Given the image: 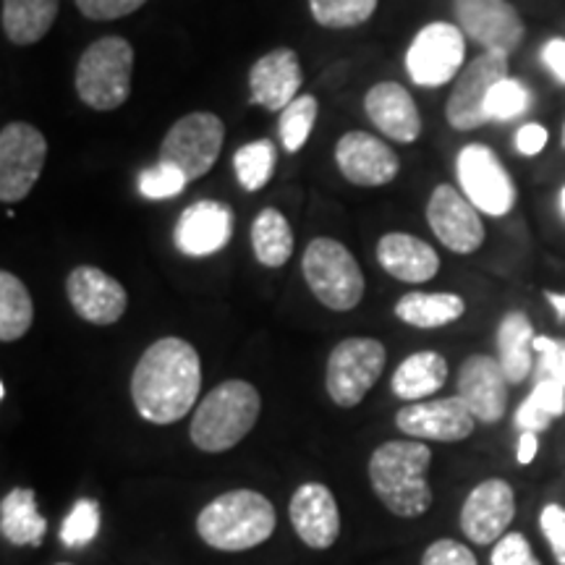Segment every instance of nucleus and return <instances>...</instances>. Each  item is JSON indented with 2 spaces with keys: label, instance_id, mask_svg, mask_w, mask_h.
<instances>
[{
  "label": "nucleus",
  "instance_id": "nucleus-1",
  "mask_svg": "<svg viewBox=\"0 0 565 565\" xmlns=\"http://www.w3.org/2000/svg\"><path fill=\"white\" fill-rule=\"evenodd\" d=\"M202 391L200 351L183 338H160L131 372V401L150 424H175L192 412Z\"/></svg>",
  "mask_w": 565,
  "mask_h": 565
},
{
  "label": "nucleus",
  "instance_id": "nucleus-2",
  "mask_svg": "<svg viewBox=\"0 0 565 565\" xmlns=\"http://www.w3.org/2000/svg\"><path fill=\"white\" fill-rule=\"evenodd\" d=\"M433 450L422 440H387L370 458V484L377 500L393 515L416 519L433 505L427 469Z\"/></svg>",
  "mask_w": 565,
  "mask_h": 565
},
{
  "label": "nucleus",
  "instance_id": "nucleus-3",
  "mask_svg": "<svg viewBox=\"0 0 565 565\" xmlns=\"http://www.w3.org/2000/svg\"><path fill=\"white\" fill-rule=\"evenodd\" d=\"M278 526L275 505L257 490H231L212 498L196 515V534L221 553H246L265 545Z\"/></svg>",
  "mask_w": 565,
  "mask_h": 565
},
{
  "label": "nucleus",
  "instance_id": "nucleus-4",
  "mask_svg": "<svg viewBox=\"0 0 565 565\" xmlns=\"http://www.w3.org/2000/svg\"><path fill=\"white\" fill-rule=\"evenodd\" d=\"M259 412L263 398L257 387L246 380H225L200 401L189 437L202 454H225L252 433Z\"/></svg>",
  "mask_w": 565,
  "mask_h": 565
},
{
  "label": "nucleus",
  "instance_id": "nucleus-5",
  "mask_svg": "<svg viewBox=\"0 0 565 565\" xmlns=\"http://www.w3.org/2000/svg\"><path fill=\"white\" fill-rule=\"evenodd\" d=\"M134 47L126 38L95 40L76 63L74 87L79 100L92 110H118L131 97Z\"/></svg>",
  "mask_w": 565,
  "mask_h": 565
},
{
  "label": "nucleus",
  "instance_id": "nucleus-6",
  "mask_svg": "<svg viewBox=\"0 0 565 565\" xmlns=\"http://www.w3.org/2000/svg\"><path fill=\"white\" fill-rule=\"evenodd\" d=\"M301 273L309 291L333 312H351L364 299V273L349 246L335 238H312L303 249Z\"/></svg>",
  "mask_w": 565,
  "mask_h": 565
},
{
  "label": "nucleus",
  "instance_id": "nucleus-7",
  "mask_svg": "<svg viewBox=\"0 0 565 565\" xmlns=\"http://www.w3.org/2000/svg\"><path fill=\"white\" fill-rule=\"evenodd\" d=\"M387 362L385 343L377 338H345L330 351L324 370V391L341 408H353L383 377Z\"/></svg>",
  "mask_w": 565,
  "mask_h": 565
},
{
  "label": "nucleus",
  "instance_id": "nucleus-8",
  "mask_svg": "<svg viewBox=\"0 0 565 565\" xmlns=\"http://www.w3.org/2000/svg\"><path fill=\"white\" fill-rule=\"evenodd\" d=\"M225 124L210 110H194L181 116L160 145V162L179 168L189 181L207 175L221 158Z\"/></svg>",
  "mask_w": 565,
  "mask_h": 565
},
{
  "label": "nucleus",
  "instance_id": "nucleus-9",
  "mask_svg": "<svg viewBox=\"0 0 565 565\" xmlns=\"http://www.w3.org/2000/svg\"><path fill=\"white\" fill-rule=\"evenodd\" d=\"M456 175L466 200L484 215L503 217L515 207L519 189L492 147L466 145L456 158Z\"/></svg>",
  "mask_w": 565,
  "mask_h": 565
},
{
  "label": "nucleus",
  "instance_id": "nucleus-10",
  "mask_svg": "<svg viewBox=\"0 0 565 565\" xmlns=\"http://www.w3.org/2000/svg\"><path fill=\"white\" fill-rule=\"evenodd\" d=\"M466 34L448 21H433L416 32L406 51V71L419 87H445L463 71Z\"/></svg>",
  "mask_w": 565,
  "mask_h": 565
},
{
  "label": "nucleus",
  "instance_id": "nucleus-11",
  "mask_svg": "<svg viewBox=\"0 0 565 565\" xmlns=\"http://www.w3.org/2000/svg\"><path fill=\"white\" fill-rule=\"evenodd\" d=\"M47 160V139L38 126L11 121L0 131V202L30 196Z\"/></svg>",
  "mask_w": 565,
  "mask_h": 565
},
{
  "label": "nucleus",
  "instance_id": "nucleus-12",
  "mask_svg": "<svg viewBox=\"0 0 565 565\" xmlns=\"http://www.w3.org/2000/svg\"><path fill=\"white\" fill-rule=\"evenodd\" d=\"M458 26L484 53L513 55L524 42L526 26L508 0H454Z\"/></svg>",
  "mask_w": 565,
  "mask_h": 565
},
{
  "label": "nucleus",
  "instance_id": "nucleus-13",
  "mask_svg": "<svg viewBox=\"0 0 565 565\" xmlns=\"http://www.w3.org/2000/svg\"><path fill=\"white\" fill-rule=\"evenodd\" d=\"M508 76L505 55L482 53L475 61L466 63L445 103V118L456 131H475L487 124V97L492 87Z\"/></svg>",
  "mask_w": 565,
  "mask_h": 565
},
{
  "label": "nucleus",
  "instance_id": "nucleus-14",
  "mask_svg": "<svg viewBox=\"0 0 565 565\" xmlns=\"http://www.w3.org/2000/svg\"><path fill=\"white\" fill-rule=\"evenodd\" d=\"M427 223L437 242L456 254H475L484 244V223L479 210L461 189L440 183L427 202Z\"/></svg>",
  "mask_w": 565,
  "mask_h": 565
},
{
  "label": "nucleus",
  "instance_id": "nucleus-15",
  "mask_svg": "<svg viewBox=\"0 0 565 565\" xmlns=\"http://www.w3.org/2000/svg\"><path fill=\"white\" fill-rule=\"evenodd\" d=\"M66 299L84 322L108 328L129 309V294L113 275L95 265H79L66 278Z\"/></svg>",
  "mask_w": 565,
  "mask_h": 565
},
{
  "label": "nucleus",
  "instance_id": "nucleus-16",
  "mask_svg": "<svg viewBox=\"0 0 565 565\" xmlns=\"http://www.w3.org/2000/svg\"><path fill=\"white\" fill-rule=\"evenodd\" d=\"M515 515V492L505 479H484L466 494L461 508V532L479 547L500 542Z\"/></svg>",
  "mask_w": 565,
  "mask_h": 565
},
{
  "label": "nucleus",
  "instance_id": "nucleus-17",
  "mask_svg": "<svg viewBox=\"0 0 565 565\" xmlns=\"http://www.w3.org/2000/svg\"><path fill=\"white\" fill-rule=\"evenodd\" d=\"M475 414L458 395L435 401L408 404L395 414V427L408 440H435V443H461L475 433Z\"/></svg>",
  "mask_w": 565,
  "mask_h": 565
},
{
  "label": "nucleus",
  "instance_id": "nucleus-18",
  "mask_svg": "<svg viewBox=\"0 0 565 565\" xmlns=\"http://www.w3.org/2000/svg\"><path fill=\"white\" fill-rule=\"evenodd\" d=\"M335 166L353 186H385L401 171L398 154L385 139L366 131H349L335 145Z\"/></svg>",
  "mask_w": 565,
  "mask_h": 565
},
{
  "label": "nucleus",
  "instance_id": "nucleus-19",
  "mask_svg": "<svg viewBox=\"0 0 565 565\" xmlns=\"http://www.w3.org/2000/svg\"><path fill=\"white\" fill-rule=\"evenodd\" d=\"M508 383L503 366L490 353H471L456 377V395L477 422L498 424L508 412Z\"/></svg>",
  "mask_w": 565,
  "mask_h": 565
},
{
  "label": "nucleus",
  "instance_id": "nucleus-20",
  "mask_svg": "<svg viewBox=\"0 0 565 565\" xmlns=\"http://www.w3.org/2000/svg\"><path fill=\"white\" fill-rule=\"evenodd\" d=\"M291 526L299 540L312 550H330L341 536V511L330 487L322 482H303L291 494Z\"/></svg>",
  "mask_w": 565,
  "mask_h": 565
},
{
  "label": "nucleus",
  "instance_id": "nucleus-21",
  "mask_svg": "<svg viewBox=\"0 0 565 565\" xmlns=\"http://www.w3.org/2000/svg\"><path fill=\"white\" fill-rule=\"evenodd\" d=\"M233 210L225 202L202 200L189 204L175 223V249L186 257H210L223 252L233 238Z\"/></svg>",
  "mask_w": 565,
  "mask_h": 565
},
{
  "label": "nucleus",
  "instance_id": "nucleus-22",
  "mask_svg": "<svg viewBox=\"0 0 565 565\" xmlns=\"http://www.w3.org/2000/svg\"><path fill=\"white\" fill-rule=\"evenodd\" d=\"M303 68L291 47H275L249 68V103L282 113L299 97Z\"/></svg>",
  "mask_w": 565,
  "mask_h": 565
},
{
  "label": "nucleus",
  "instance_id": "nucleus-23",
  "mask_svg": "<svg viewBox=\"0 0 565 565\" xmlns=\"http://www.w3.org/2000/svg\"><path fill=\"white\" fill-rule=\"evenodd\" d=\"M364 113L383 137L412 145L422 134V116L414 97L398 82H377L364 95Z\"/></svg>",
  "mask_w": 565,
  "mask_h": 565
},
{
  "label": "nucleus",
  "instance_id": "nucleus-24",
  "mask_svg": "<svg viewBox=\"0 0 565 565\" xmlns=\"http://www.w3.org/2000/svg\"><path fill=\"white\" fill-rule=\"evenodd\" d=\"M377 263L387 275L404 282H429L440 270V257L427 242L412 233H385L377 242Z\"/></svg>",
  "mask_w": 565,
  "mask_h": 565
},
{
  "label": "nucleus",
  "instance_id": "nucleus-25",
  "mask_svg": "<svg viewBox=\"0 0 565 565\" xmlns=\"http://www.w3.org/2000/svg\"><path fill=\"white\" fill-rule=\"evenodd\" d=\"M0 534L9 545L40 547L47 534V519L38 511V494L17 487L0 500Z\"/></svg>",
  "mask_w": 565,
  "mask_h": 565
},
{
  "label": "nucleus",
  "instance_id": "nucleus-26",
  "mask_svg": "<svg viewBox=\"0 0 565 565\" xmlns=\"http://www.w3.org/2000/svg\"><path fill=\"white\" fill-rule=\"evenodd\" d=\"M534 328L526 312H508L498 324V362L508 383L521 385L534 372Z\"/></svg>",
  "mask_w": 565,
  "mask_h": 565
},
{
  "label": "nucleus",
  "instance_id": "nucleus-27",
  "mask_svg": "<svg viewBox=\"0 0 565 565\" xmlns=\"http://www.w3.org/2000/svg\"><path fill=\"white\" fill-rule=\"evenodd\" d=\"M448 380V362L437 351H416L398 364L391 377V391L395 398L406 404H419V401L435 395Z\"/></svg>",
  "mask_w": 565,
  "mask_h": 565
},
{
  "label": "nucleus",
  "instance_id": "nucleus-28",
  "mask_svg": "<svg viewBox=\"0 0 565 565\" xmlns=\"http://www.w3.org/2000/svg\"><path fill=\"white\" fill-rule=\"evenodd\" d=\"M61 0H3L0 24L13 45H38L53 30Z\"/></svg>",
  "mask_w": 565,
  "mask_h": 565
},
{
  "label": "nucleus",
  "instance_id": "nucleus-29",
  "mask_svg": "<svg viewBox=\"0 0 565 565\" xmlns=\"http://www.w3.org/2000/svg\"><path fill=\"white\" fill-rule=\"evenodd\" d=\"M395 317L408 328L437 330L445 324H454L463 317L466 301L458 294H424L408 291L401 296L393 307Z\"/></svg>",
  "mask_w": 565,
  "mask_h": 565
},
{
  "label": "nucleus",
  "instance_id": "nucleus-30",
  "mask_svg": "<svg viewBox=\"0 0 565 565\" xmlns=\"http://www.w3.org/2000/svg\"><path fill=\"white\" fill-rule=\"evenodd\" d=\"M294 231L280 210L265 207L252 223V249L263 267H282L294 257Z\"/></svg>",
  "mask_w": 565,
  "mask_h": 565
},
{
  "label": "nucleus",
  "instance_id": "nucleus-31",
  "mask_svg": "<svg viewBox=\"0 0 565 565\" xmlns=\"http://www.w3.org/2000/svg\"><path fill=\"white\" fill-rule=\"evenodd\" d=\"M34 322L32 294L11 270L0 273V341L13 343L30 333Z\"/></svg>",
  "mask_w": 565,
  "mask_h": 565
},
{
  "label": "nucleus",
  "instance_id": "nucleus-32",
  "mask_svg": "<svg viewBox=\"0 0 565 565\" xmlns=\"http://www.w3.org/2000/svg\"><path fill=\"white\" fill-rule=\"evenodd\" d=\"M565 414V387L557 383H534L532 393L515 412V427L521 433H545L555 419Z\"/></svg>",
  "mask_w": 565,
  "mask_h": 565
},
{
  "label": "nucleus",
  "instance_id": "nucleus-33",
  "mask_svg": "<svg viewBox=\"0 0 565 565\" xmlns=\"http://www.w3.org/2000/svg\"><path fill=\"white\" fill-rule=\"evenodd\" d=\"M278 166V147L270 139H257L233 154V171L244 192H259L270 183Z\"/></svg>",
  "mask_w": 565,
  "mask_h": 565
},
{
  "label": "nucleus",
  "instance_id": "nucleus-34",
  "mask_svg": "<svg viewBox=\"0 0 565 565\" xmlns=\"http://www.w3.org/2000/svg\"><path fill=\"white\" fill-rule=\"evenodd\" d=\"M380 0H309V11L324 30H353L377 11Z\"/></svg>",
  "mask_w": 565,
  "mask_h": 565
},
{
  "label": "nucleus",
  "instance_id": "nucleus-35",
  "mask_svg": "<svg viewBox=\"0 0 565 565\" xmlns=\"http://www.w3.org/2000/svg\"><path fill=\"white\" fill-rule=\"evenodd\" d=\"M317 113H320V103H317L315 95H299L280 113L278 131L282 150L296 154L303 145H307L317 124Z\"/></svg>",
  "mask_w": 565,
  "mask_h": 565
},
{
  "label": "nucleus",
  "instance_id": "nucleus-36",
  "mask_svg": "<svg viewBox=\"0 0 565 565\" xmlns=\"http://www.w3.org/2000/svg\"><path fill=\"white\" fill-rule=\"evenodd\" d=\"M529 110H532V92L513 76L494 84L484 105L487 121H513V118L526 116Z\"/></svg>",
  "mask_w": 565,
  "mask_h": 565
},
{
  "label": "nucleus",
  "instance_id": "nucleus-37",
  "mask_svg": "<svg viewBox=\"0 0 565 565\" xmlns=\"http://www.w3.org/2000/svg\"><path fill=\"white\" fill-rule=\"evenodd\" d=\"M97 534H100V505L97 500L82 498L61 524V542L66 547H82Z\"/></svg>",
  "mask_w": 565,
  "mask_h": 565
},
{
  "label": "nucleus",
  "instance_id": "nucleus-38",
  "mask_svg": "<svg viewBox=\"0 0 565 565\" xmlns=\"http://www.w3.org/2000/svg\"><path fill=\"white\" fill-rule=\"evenodd\" d=\"M186 183L189 179L179 171V168L158 160V166L145 168V171L139 173L137 189L145 200L160 202V200H171V196H179L183 189H186Z\"/></svg>",
  "mask_w": 565,
  "mask_h": 565
},
{
  "label": "nucleus",
  "instance_id": "nucleus-39",
  "mask_svg": "<svg viewBox=\"0 0 565 565\" xmlns=\"http://www.w3.org/2000/svg\"><path fill=\"white\" fill-rule=\"evenodd\" d=\"M534 353L540 362L534 366V383H557L565 387V341L563 338L536 335Z\"/></svg>",
  "mask_w": 565,
  "mask_h": 565
},
{
  "label": "nucleus",
  "instance_id": "nucleus-40",
  "mask_svg": "<svg viewBox=\"0 0 565 565\" xmlns=\"http://www.w3.org/2000/svg\"><path fill=\"white\" fill-rule=\"evenodd\" d=\"M490 565H542L536 561L532 545L521 532H508L503 540L494 542Z\"/></svg>",
  "mask_w": 565,
  "mask_h": 565
},
{
  "label": "nucleus",
  "instance_id": "nucleus-41",
  "mask_svg": "<svg viewBox=\"0 0 565 565\" xmlns=\"http://www.w3.org/2000/svg\"><path fill=\"white\" fill-rule=\"evenodd\" d=\"M82 17L92 21H116L137 13L147 0H74Z\"/></svg>",
  "mask_w": 565,
  "mask_h": 565
},
{
  "label": "nucleus",
  "instance_id": "nucleus-42",
  "mask_svg": "<svg viewBox=\"0 0 565 565\" xmlns=\"http://www.w3.org/2000/svg\"><path fill=\"white\" fill-rule=\"evenodd\" d=\"M540 529L545 534L550 550H553L555 563L565 565V508L557 503H547L542 508Z\"/></svg>",
  "mask_w": 565,
  "mask_h": 565
},
{
  "label": "nucleus",
  "instance_id": "nucleus-43",
  "mask_svg": "<svg viewBox=\"0 0 565 565\" xmlns=\"http://www.w3.org/2000/svg\"><path fill=\"white\" fill-rule=\"evenodd\" d=\"M422 565H479L477 555L471 553L463 542L456 540H435L424 550Z\"/></svg>",
  "mask_w": 565,
  "mask_h": 565
},
{
  "label": "nucleus",
  "instance_id": "nucleus-44",
  "mask_svg": "<svg viewBox=\"0 0 565 565\" xmlns=\"http://www.w3.org/2000/svg\"><path fill=\"white\" fill-rule=\"evenodd\" d=\"M550 134L542 124H524L519 131H515V150L524 158H534L547 147Z\"/></svg>",
  "mask_w": 565,
  "mask_h": 565
},
{
  "label": "nucleus",
  "instance_id": "nucleus-45",
  "mask_svg": "<svg viewBox=\"0 0 565 565\" xmlns=\"http://www.w3.org/2000/svg\"><path fill=\"white\" fill-rule=\"evenodd\" d=\"M542 63H545V68L553 74L555 82H561L565 87V40L563 38H553L547 40L545 45H542V53H540Z\"/></svg>",
  "mask_w": 565,
  "mask_h": 565
},
{
  "label": "nucleus",
  "instance_id": "nucleus-46",
  "mask_svg": "<svg viewBox=\"0 0 565 565\" xmlns=\"http://www.w3.org/2000/svg\"><path fill=\"white\" fill-rule=\"evenodd\" d=\"M536 450H540V437L534 433H521L519 437V450H515V458H519L521 466H529L536 458Z\"/></svg>",
  "mask_w": 565,
  "mask_h": 565
},
{
  "label": "nucleus",
  "instance_id": "nucleus-47",
  "mask_svg": "<svg viewBox=\"0 0 565 565\" xmlns=\"http://www.w3.org/2000/svg\"><path fill=\"white\" fill-rule=\"evenodd\" d=\"M545 296H547V301L553 303L555 315L561 317V320H565V294H553V291H547Z\"/></svg>",
  "mask_w": 565,
  "mask_h": 565
},
{
  "label": "nucleus",
  "instance_id": "nucleus-48",
  "mask_svg": "<svg viewBox=\"0 0 565 565\" xmlns=\"http://www.w3.org/2000/svg\"><path fill=\"white\" fill-rule=\"evenodd\" d=\"M561 210H563V215H565V186L561 189Z\"/></svg>",
  "mask_w": 565,
  "mask_h": 565
},
{
  "label": "nucleus",
  "instance_id": "nucleus-49",
  "mask_svg": "<svg viewBox=\"0 0 565 565\" xmlns=\"http://www.w3.org/2000/svg\"><path fill=\"white\" fill-rule=\"evenodd\" d=\"M561 141H563V147H565V126H563V137H561Z\"/></svg>",
  "mask_w": 565,
  "mask_h": 565
},
{
  "label": "nucleus",
  "instance_id": "nucleus-50",
  "mask_svg": "<svg viewBox=\"0 0 565 565\" xmlns=\"http://www.w3.org/2000/svg\"><path fill=\"white\" fill-rule=\"evenodd\" d=\"M55 565H74V563H55Z\"/></svg>",
  "mask_w": 565,
  "mask_h": 565
}]
</instances>
